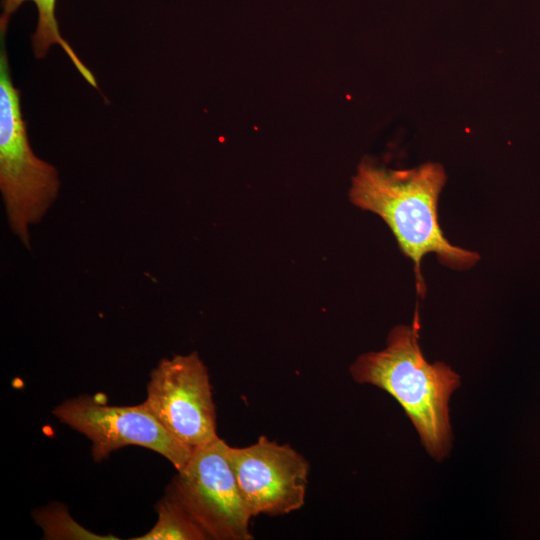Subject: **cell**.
<instances>
[{
	"mask_svg": "<svg viewBox=\"0 0 540 540\" xmlns=\"http://www.w3.org/2000/svg\"><path fill=\"white\" fill-rule=\"evenodd\" d=\"M25 2H32L37 9V24L32 35V47L35 57L38 59L44 58L51 46H60L88 84L97 88V82L92 72L79 59L76 52L60 33L55 14L56 0H3L0 28L7 30L11 16Z\"/></svg>",
	"mask_w": 540,
	"mask_h": 540,
	"instance_id": "8",
	"label": "cell"
},
{
	"mask_svg": "<svg viewBox=\"0 0 540 540\" xmlns=\"http://www.w3.org/2000/svg\"><path fill=\"white\" fill-rule=\"evenodd\" d=\"M35 521L42 528L45 539H118L112 535L101 536L79 525L62 504H50L35 513Z\"/></svg>",
	"mask_w": 540,
	"mask_h": 540,
	"instance_id": "10",
	"label": "cell"
},
{
	"mask_svg": "<svg viewBox=\"0 0 540 540\" xmlns=\"http://www.w3.org/2000/svg\"><path fill=\"white\" fill-rule=\"evenodd\" d=\"M0 190L11 231L30 248V228L39 223L58 196L56 168L33 151L14 86L0 29Z\"/></svg>",
	"mask_w": 540,
	"mask_h": 540,
	"instance_id": "3",
	"label": "cell"
},
{
	"mask_svg": "<svg viewBox=\"0 0 540 540\" xmlns=\"http://www.w3.org/2000/svg\"><path fill=\"white\" fill-rule=\"evenodd\" d=\"M157 521L134 540H207V536L172 498L165 494L156 505Z\"/></svg>",
	"mask_w": 540,
	"mask_h": 540,
	"instance_id": "9",
	"label": "cell"
},
{
	"mask_svg": "<svg viewBox=\"0 0 540 540\" xmlns=\"http://www.w3.org/2000/svg\"><path fill=\"white\" fill-rule=\"evenodd\" d=\"M228 458L253 517L283 515L303 507L310 465L290 445L260 436L249 446H229Z\"/></svg>",
	"mask_w": 540,
	"mask_h": 540,
	"instance_id": "7",
	"label": "cell"
},
{
	"mask_svg": "<svg viewBox=\"0 0 540 540\" xmlns=\"http://www.w3.org/2000/svg\"><path fill=\"white\" fill-rule=\"evenodd\" d=\"M418 314L412 325L394 327L385 349L360 355L349 370L359 384L377 386L403 407L429 455L440 461L451 448L449 399L460 377L441 361L429 363L418 343Z\"/></svg>",
	"mask_w": 540,
	"mask_h": 540,
	"instance_id": "2",
	"label": "cell"
},
{
	"mask_svg": "<svg viewBox=\"0 0 540 540\" xmlns=\"http://www.w3.org/2000/svg\"><path fill=\"white\" fill-rule=\"evenodd\" d=\"M52 413L61 423L91 441L92 457L96 462L117 449L135 445L160 454L178 471L193 452L170 434L144 403L112 406L82 395L65 400Z\"/></svg>",
	"mask_w": 540,
	"mask_h": 540,
	"instance_id": "5",
	"label": "cell"
},
{
	"mask_svg": "<svg viewBox=\"0 0 540 540\" xmlns=\"http://www.w3.org/2000/svg\"><path fill=\"white\" fill-rule=\"evenodd\" d=\"M221 438L193 449L166 495L178 503L208 539L249 540L253 517L241 495Z\"/></svg>",
	"mask_w": 540,
	"mask_h": 540,
	"instance_id": "4",
	"label": "cell"
},
{
	"mask_svg": "<svg viewBox=\"0 0 540 540\" xmlns=\"http://www.w3.org/2000/svg\"><path fill=\"white\" fill-rule=\"evenodd\" d=\"M143 403L191 449L219 438L208 370L196 351L162 359L150 373Z\"/></svg>",
	"mask_w": 540,
	"mask_h": 540,
	"instance_id": "6",
	"label": "cell"
},
{
	"mask_svg": "<svg viewBox=\"0 0 540 540\" xmlns=\"http://www.w3.org/2000/svg\"><path fill=\"white\" fill-rule=\"evenodd\" d=\"M446 183L439 163L410 169H389L363 160L352 177L350 201L380 216L395 236L401 252L414 264L417 291L424 297L421 260L434 253L454 270H466L480 259L478 253L451 244L438 219V200Z\"/></svg>",
	"mask_w": 540,
	"mask_h": 540,
	"instance_id": "1",
	"label": "cell"
}]
</instances>
